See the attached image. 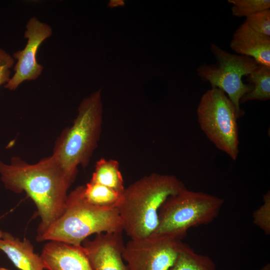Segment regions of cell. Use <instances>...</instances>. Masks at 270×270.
Returning a JSON list of instances; mask_svg holds the SVG:
<instances>
[{
	"label": "cell",
	"mask_w": 270,
	"mask_h": 270,
	"mask_svg": "<svg viewBox=\"0 0 270 270\" xmlns=\"http://www.w3.org/2000/svg\"><path fill=\"white\" fill-rule=\"evenodd\" d=\"M210 48L216 62L201 65L197 69L198 74L203 80L208 82L212 88H218L227 94L240 118L244 114L240 108V99L251 90L249 84L243 82L242 78L248 76L260 64L252 58L232 54L216 44H211Z\"/></svg>",
	"instance_id": "obj_7"
},
{
	"label": "cell",
	"mask_w": 270,
	"mask_h": 270,
	"mask_svg": "<svg viewBox=\"0 0 270 270\" xmlns=\"http://www.w3.org/2000/svg\"><path fill=\"white\" fill-rule=\"evenodd\" d=\"M14 58L4 50L0 48V86L10 80V68L14 66Z\"/></svg>",
	"instance_id": "obj_21"
},
{
	"label": "cell",
	"mask_w": 270,
	"mask_h": 270,
	"mask_svg": "<svg viewBox=\"0 0 270 270\" xmlns=\"http://www.w3.org/2000/svg\"><path fill=\"white\" fill-rule=\"evenodd\" d=\"M169 270H216V268L210 258L196 252L188 244L182 242Z\"/></svg>",
	"instance_id": "obj_15"
},
{
	"label": "cell",
	"mask_w": 270,
	"mask_h": 270,
	"mask_svg": "<svg viewBox=\"0 0 270 270\" xmlns=\"http://www.w3.org/2000/svg\"><path fill=\"white\" fill-rule=\"evenodd\" d=\"M184 188L176 176L156 173L124 188L116 206L123 232L130 239L151 236L158 226V211L163 202Z\"/></svg>",
	"instance_id": "obj_2"
},
{
	"label": "cell",
	"mask_w": 270,
	"mask_h": 270,
	"mask_svg": "<svg viewBox=\"0 0 270 270\" xmlns=\"http://www.w3.org/2000/svg\"><path fill=\"white\" fill-rule=\"evenodd\" d=\"M232 4V14L236 17L247 18L253 14L270 8V0H228Z\"/></svg>",
	"instance_id": "obj_18"
},
{
	"label": "cell",
	"mask_w": 270,
	"mask_h": 270,
	"mask_svg": "<svg viewBox=\"0 0 270 270\" xmlns=\"http://www.w3.org/2000/svg\"><path fill=\"white\" fill-rule=\"evenodd\" d=\"M122 192L90 181L82 186V196L90 204L100 207H116Z\"/></svg>",
	"instance_id": "obj_17"
},
{
	"label": "cell",
	"mask_w": 270,
	"mask_h": 270,
	"mask_svg": "<svg viewBox=\"0 0 270 270\" xmlns=\"http://www.w3.org/2000/svg\"><path fill=\"white\" fill-rule=\"evenodd\" d=\"M91 182L100 184L122 192L124 189V180L120 170L119 162L113 159L102 158L96 162Z\"/></svg>",
	"instance_id": "obj_14"
},
{
	"label": "cell",
	"mask_w": 270,
	"mask_h": 270,
	"mask_svg": "<svg viewBox=\"0 0 270 270\" xmlns=\"http://www.w3.org/2000/svg\"><path fill=\"white\" fill-rule=\"evenodd\" d=\"M196 114L200 128L209 140L232 160H236L239 152V118L226 94L216 88L208 90L200 98Z\"/></svg>",
	"instance_id": "obj_6"
},
{
	"label": "cell",
	"mask_w": 270,
	"mask_h": 270,
	"mask_svg": "<svg viewBox=\"0 0 270 270\" xmlns=\"http://www.w3.org/2000/svg\"><path fill=\"white\" fill-rule=\"evenodd\" d=\"M24 38L28 42L24 48L14 53L12 57L17 60L14 70L15 73L4 88L14 90L25 80H34L42 73L43 66L36 58L41 44L52 34V30L48 24L40 22L36 16L30 18L26 26Z\"/></svg>",
	"instance_id": "obj_9"
},
{
	"label": "cell",
	"mask_w": 270,
	"mask_h": 270,
	"mask_svg": "<svg viewBox=\"0 0 270 270\" xmlns=\"http://www.w3.org/2000/svg\"><path fill=\"white\" fill-rule=\"evenodd\" d=\"M182 242L181 240L166 236L130 239L124 244L122 258L129 270H169Z\"/></svg>",
	"instance_id": "obj_8"
},
{
	"label": "cell",
	"mask_w": 270,
	"mask_h": 270,
	"mask_svg": "<svg viewBox=\"0 0 270 270\" xmlns=\"http://www.w3.org/2000/svg\"><path fill=\"white\" fill-rule=\"evenodd\" d=\"M40 256L46 270H93L82 245L50 240Z\"/></svg>",
	"instance_id": "obj_11"
},
{
	"label": "cell",
	"mask_w": 270,
	"mask_h": 270,
	"mask_svg": "<svg viewBox=\"0 0 270 270\" xmlns=\"http://www.w3.org/2000/svg\"><path fill=\"white\" fill-rule=\"evenodd\" d=\"M0 178L6 189L25 192L35 204L40 218L36 240L63 213L75 179L52 155L33 164L18 156L12 157L10 164L0 160Z\"/></svg>",
	"instance_id": "obj_1"
},
{
	"label": "cell",
	"mask_w": 270,
	"mask_h": 270,
	"mask_svg": "<svg viewBox=\"0 0 270 270\" xmlns=\"http://www.w3.org/2000/svg\"><path fill=\"white\" fill-rule=\"evenodd\" d=\"M251 90L240 99V104L246 101H265L270 98V67L259 65L248 76Z\"/></svg>",
	"instance_id": "obj_16"
},
{
	"label": "cell",
	"mask_w": 270,
	"mask_h": 270,
	"mask_svg": "<svg viewBox=\"0 0 270 270\" xmlns=\"http://www.w3.org/2000/svg\"><path fill=\"white\" fill-rule=\"evenodd\" d=\"M224 199L186 188L168 196L160 208L158 225L151 236L182 240L190 228L208 224L218 216Z\"/></svg>",
	"instance_id": "obj_5"
},
{
	"label": "cell",
	"mask_w": 270,
	"mask_h": 270,
	"mask_svg": "<svg viewBox=\"0 0 270 270\" xmlns=\"http://www.w3.org/2000/svg\"><path fill=\"white\" fill-rule=\"evenodd\" d=\"M260 270H270V264L269 263L266 264Z\"/></svg>",
	"instance_id": "obj_23"
},
{
	"label": "cell",
	"mask_w": 270,
	"mask_h": 270,
	"mask_svg": "<svg viewBox=\"0 0 270 270\" xmlns=\"http://www.w3.org/2000/svg\"><path fill=\"white\" fill-rule=\"evenodd\" d=\"M0 250L2 251L20 270H44L40 256L27 238L22 240L8 232H3L0 238Z\"/></svg>",
	"instance_id": "obj_13"
},
{
	"label": "cell",
	"mask_w": 270,
	"mask_h": 270,
	"mask_svg": "<svg viewBox=\"0 0 270 270\" xmlns=\"http://www.w3.org/2000/svg\"><path fill=\"white\" fill-rule=\"evenodd\" d=\"M122 232L96 234L82 244L93 270H129L122 258L124 246Z\"/></svg>",
	"instance_id": "obj_10"
},
{
	"label": "cell",
	"mask_w": 270,
	"mask_h": 270,
	"mask_svg": "<svg viewBox=\"0 0 270 270\" xmlns=\"http://www.w3.org/2000/svg\"><path fill=\"white\" fill-rule=\"evenodd\" d=\"M82 186L68 194L64 210L38 242L56 240L80 246L92 234L122 232L116 207H100L89 204L82 196Z\"/></svg>",
	"instance_id": "obj_3"
},
{
	"label": "cell",
	"mask_w": 270,
	"mask_h": 270,
	"mask_svg": "<svg viewBox=\"0 0 270 270\" xmlns=\"http://www.w3.org/2000/svg\"><path fill=\"white\" fill-rule=\"evenodd\" d=\"M245 22L252 30L270 37V10H266L247 18Z\"/></svg>",
	"instance_id": "obj_20"
},
{
	"label": "cell",
	"mask_w": 270,
	"mask_h": 270,
	"mask_svg": "<svg viewBox=\"0 0 270 270\" xmlns=\"http://www.w3.org/2000/svg\"><path fill=\"white\" fill-rule=\"evenodd\" d=\"M0 270H10L7 269L6 268H0Z\"/></svg>",
	"instance_id": "obj_24"
},
{
	"label": "cell",
	"mask_w": 270,
	"mask_h": 270,
	"mask_svg": "<svg viewBox=\"0 0 270 270\" xmlns=\"http://www.w3.org/2000/svg\"><path fill=\"white\" fill-rule=\"evenodd\" d=\"M124 4V0H110L108 4V6L110 8H114L118 6H123Z\"/></svg>",
	"instance_id": "obj_22"
},
{
	"label": "cell",
	"mask_w": 270,
	"mask_h": 270,
	"mask_svg": "<svg viewBox=\"0 0 270 270\" xmlns=\"http://www.w3.org/2000/svg\"><path fill=\"white\" fill-rule=\"evenodd\" d=\"M254 224L266 235L270 234V192L263 196V204L252 214Z\"/></svg>",
	"instance_id": "obj_19"
},
{
	"label": "cell",
	"mask_w": 270,
	"mask_h": 270,
	"mask_svg": "<svg viewBox=\"0 0 270 270\" xmlns=\"http://www.w3.org/2000/svg\"><path fill=\"white\" fill-rule=\"evenodd\" d=\"M230 46L238 54L249 56L258 64L270 67V37L256 32L245 21L235 31Z\"/></svg>",
	"instance_id": "obj_12"
},
{
	"label": "cell",
	"mask_w": 270,
	"mask_h": 270,
	"mask_svg": "<svg viewBox=\"0 0 270 270\" xmlns=\"http://www.w3.org/2000/svg\"><path fill=\"white\" fill-rule=\"evenodd\" d=\"M3 232L0 230V238H2V236Z\"/></svg>",
	"instance_id": "obj_25"
},
{
	"label": "cell",
	"mask_w": 270,
	"mask_h": 270,
	"mask_svg": "<svg viewBox=\"0 0 270 270\" xmlns=\"http://www.w3.org/2000/svg\"><path fill=\"white\" fill-rule=\"evenodd\" d=\"M101 90L84 98L72 124L64 129L54 144L52 156L75 178L78 167H86L100 140L102 122Z\"/></svg>",
	"instance_id": "obj_4"
}]
</instances>
